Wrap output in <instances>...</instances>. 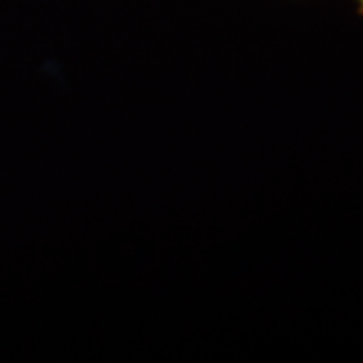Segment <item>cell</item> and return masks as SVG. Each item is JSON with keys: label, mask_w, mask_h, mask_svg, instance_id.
I'll use <instances>...</instances> for the list:
<instances>
[{"label": "cell", "mask_w": 363, "mask_h": 363, "mask_svg": "<svg viewBox=\"0 0 363 363\" xmlns=\"http://www.w3.org/2000/svg\"><path fill=\"white\" fill-rule=\"evenodd\" d=\"M358 6H360V12L363 13V0H358Z\"/></svg>", "instance_id": "cell-1"}]
</instances>
